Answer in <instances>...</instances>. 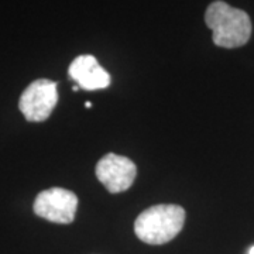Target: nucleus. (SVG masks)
<instances>
[{
	"label": "nucleus",
	"mask_w": 254,
	"mask_h": 254,
	"mask_svg": "<svg viewBox=\"0 0 254 254\" xmlns=\"http://www.w3.org/2000/svg\"><path fill=\"white\" fill-rule=\"evenodd\" d=\"M205 23L212 30L215 46L239 48L252 37V20L245 10L235 9L222 0L210 3L205 13Z\"/></svg>",
	"instance_id": "f257e3e1"
},
{
	"label": "nucleus",
	"mask_w": 254,
	"mask_h": 254,
	"mask_svg": "<svg viewBox=\"0 0 254 254\" xmlns=\"http://www.w3.org/2000/svg\"><path fill=\"white\" fill-rule=\"evenodd\" d=\"M184 223V208L178 205H154L138 215L134 232L147 245H164L180 235Z\"/></svg>",
	"instance_id": "f03ea898"
},
{
	"label": "nucleus",
	"mask_w": 254,
	"mask_h": 254,
	"mask_svg": "<svg viewBox=\"0 0 254 254\" xmlns=\"http://www.w3.org/2000/svg\"><path fill=\"white\" fill-rule=\"evenodd\" d=\"M58 102L57 82L37 79L21 93L18 108L28 122H44L50 118Z\"/></svg>",
	"instance_id": "7ed1b4c3"
},
{
	"label": "nucleus",
	"mask_w": 254,
	"mask_h": 254,
	"mask_svg": "<svg viewBox=\"0 0 254 254\" xmlns=\"http://www.w3.org/2000/svg\"><path fill=\"white\" fill-rule=\"evenodd\" d=\"M34 213L40 218L68 225L72 223L78 209V196L72 190L64 188H50L37 195L34 200Z\"/></svg>",
	"instance_id": "20e7f679"
},
{
	"label": "nucleus",
	"mask_w": 254,
	"mask_h": 254,
	"mask_svg": "<svg viewBox=\"0 0 254 254\" xmlns=\"http://www.w3.org/2000/svg\"><path fill=\"white\" fill-rule=\"evenodd\" d=\"M137 167L130 158L109 153L96 164V177L110 193L127 190L136 180Z\"/></svg>",
	"instance_id": "39448f33"
},
{
	"label": "nucleus",
	"mask_w": 254,
	"mask_h": 254,
	"mask_svg": "<svg viewBox=\"0 0 254 254\" xmlns=\"http://www.w3.org/2000/svg\"><path fill=\"white\" fill-rule=\"evenodd\" d=\"M68 75L85 91L105 89L110 85V75L93 55L76 57L68 68Z\"/></svg>",
	"instance_id": "423d86ee"
},
{
	"label": "nucleus",
	"mask_w": 254,
	"mask_h": 254,
	"mask_svg": "<svg viewBox=\"0 0 254 254\" xmlns=\"http://www.w3.org/2000/svg\"><path fill=\"white\" fill-rule=\"evenodd\" d=\"M85 106H86V108H92V103L91 102H86V103H85Z\"/></svg>",
	"instance_id": "0eeeda50"
},
{
	"label": "nucleus",
	"mask_w": 254,
	"mask_h": 254,
	"mask_svg": "<svg viewBox=\"0 0 254 254\" xmlns=\"http://www.w3.org/2000/svg\"><path fill=\"white\" fill-rule=\"evenodd\" d=\"M249 254H254V246L250 249V250H249Z\"/></svg>",
	"instance_id": "6e6552de"
}]
</instances>
